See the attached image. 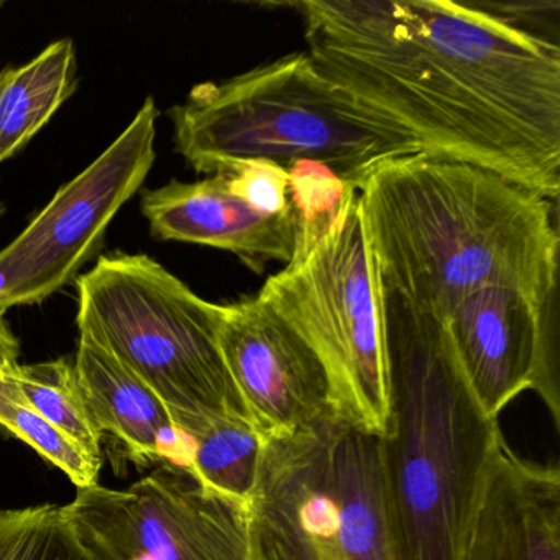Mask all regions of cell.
I'll use <instances>...</instances> for the list:
<instances>
[{"instance_id": "obj_1", "label": "cell", "mask_w": 560, "mask_h": 560, "mask_svg": "<svg viewBox=\"0 0 560 560\" xmlns=\"http://www.w3.org/2000/svg\"><path fill=\"white\" fill-rule=\"evenodd\" d=\"M307 54L421 153L498 173L557 202L560 48L475 2L301 0Z\"/></svg>"}, {"instance_id": "obj_2", "label": "cell", "mask_w": 560, "mask_h": 560, "mask_svg": "<svg viewBox=\"0 0 560 560\" xmlns=\"http://www.w3.org/2000/svg\"><path fill=\"white\" fill-rule=\"evenodd\" d=\"M383 300L444 317L490 284L552 301L557 202L480 166L406 156L359 189Z\"/></svg>"}, {"instance_id": "obj_3", "label": "cell", "mask_w": 560, "mask_h": 560, "mask_svg": "<svg viewBox=\"0 0 560 560\" xmlns=\"http://www.w3.org/2000/svg\"><path fill=\"white\" fill-rule=\"evenodd\" d=\"M388 421L380 483L393 560H458L504 441L438 317L383 300Z\"/></svg>"}, {"instance_id": "obj_19", "label": "cell", "mask_w": 560, "mask_h": 560, "mask_svg": "<svg viewBox=\"0 0 560 560\" xmlns=\"http://www.w3.org/2000/svg\"><path fill=\"white\" fill-rule=\"evenodd\" d=\"M0 560H90L65 506L0 510Z\"/></svg>"}, {"instance_id": "obj_14", "label": "cell", "mask_w": 560, "mask_h": 560, "mask_svg": "<svg viewBox=\"0 0 560 560\" xmlns=\"http://www.w3.org/2000/svg\"><path fill=\"white\" fill-rule=\"evenodd\" d=\"M74 366L101 434L116 439L137 464L188 470L191 439L179 432L165 402L145 382L83 334Z\"/></svg>"}, {"instance_id": "obj_21", "label": "cell", "mask_w": 560, "mask_h": 560, "mask_svg": "<svg viewBox=\"0 0 560 560\" xmlns=\"http://www.w3.org/2000/svg\"><path fill=\"white\" fill-rule=\"evenodd\" d=\"M224 176L232 195L260 214L283 215L293 209L287 168L277 163L264 160L242 163Z\"/></svg>"}, {"instance_id": "obj_8", "label": "cell", "mask_w": 560, "mask_h": 560, "mask_svg": "<svg viewBox=\"0 0 560 560\" xmlns=\"http://www.w3.org/2000/svg\"><path fill=\"white\" fill-rule=\"evenodd\" d=\"M90 560H252L250 508L160 464L124 490H78L65 506Z\"/></svg>"}, {"instance_id": "obj_23", "label": "cell", "mask_w": 560, "mask_h": 560, "mask_svg": "<svg viewBox=\"0 0 560 560\" xmlns=\"http://www.w3.org/2000/svg\"><path fill=\"white\" fill-rule=\"evenodd\" d=\"M2 5H4V4H2V2H0V9H2Z\"/></svg>"}, {"instance_id": "obj_12", "label": "cell", "mask_w": 560, "mask_h": 560, "mask_svg": "<svg viewBox=\"0 0 560 560\" xmlns=\"http://www.w3.org/2000/svg\"><path fill=\"white\" fill-rule=\"evenodd\" d=\"M140 209L153 237L231 252L258 275L268 261L288 265L296 254L300 222L293 209L260 214L232 195L224 175L147 189Z\"/></svg>"}, {"instance_id": "obj_6", "label": "cell", "mask_w": 560, "mask_h": 560, "mask_svg": "<svg viewBox=\"0 0 560 560\" xmlns=\"http://www.w3.org/2000/svg\"><path fill=\"white\" fill-rule=\"evenodd\" d=\"M252 560H393L378 438L334 412L261 447Z\"/></svg>"}, {"instance_id": "obj_20", "label": "cell", "mask_w": 560, "mask_h": 560, "mask_svg": "<svg viewBox=\"0 0 560 560\" xmlns=\"http://www.w3.org/2000/svg\"><path fill=\"white\" fill-rule=\"evenodd\" d=\"M287 172L291 208L300 222L298 250L313 244L332 225L357 189L323 163L296 162Z\"/></svg>"}, {"instance_id": "obj_11", "label": "cell", "mask_w": 560, "mask_h": 560, "mask_svg": "<svg viewBox=\"0 0 560 560\" xmlns=\"http://www.w3.org/2000/svg\"><path fill=\"white\" fill-rule=\"evenodd\" d=\"M219 346L261 441L287 438L332 412L319 357L260 298L224 304Z\"/></svg>"}, {"instance_id": "obj_10", "label": "cell", "mask_w": 560, "mask_h": 560, "mask_svg": "<svg viewBox=\"0 0 560 560\" xmlns=\"http://www.w3.org/2000/svg\"><path fill=\"white\" fill-rule=\"evenodd\" d=\"M552 301L490 284L441 317L458 366L488 416L533 389L560 428L559 370Z\"/></svg>"}, {"instance_id": "obj_13", "label": "cell", "mask_w": 560, "mask_h": 560, "mask_svg": "<svg viewBox=\"0 0 560 560\" xmlns=\"http://www.w3.org/2000/svg\"><path fill=\"white\" fill-rule=\"evenodd\" d=\"M458 560H560V471L501 442Z\"/></svg>"}, {"instance_id": "obj_18", "label": "cell", "mask_w": 560, "mask_h": 560, "mask_svg": "<svg viewBox=\"0 0 560 560\" xmlns=\"http://www.w3.org/2000/svg\"><path fill=\"white\" fill-rule=\"evenodd\" d=\"M0 425L60 468L78 490L100 483L101 457L38 415L22 396L15 378L0 388Z\"/></svg>"}, {"instance_id": "obj_7", "label": "cell", "mask_w": 560, "mask_h": 560, "mask_svg": "<svg viewBox=\"0 0 560 560\" xmlns=\"http://www.w3.org/2000/svg\"><path fill=\"white\" fill-rule=\"evenodd\" d=\"M319 357L337 418L382 438L388 421V362L382 293L359 191L313 244L298 248L257 294Z\"/></svg>"}, {"instance_id": "obj_16", "label": "cell", "mask_w": 560, "mask_h": 560, "mask_svg": "<svg viewBox=\"0 0 560 560\" xmlns=\"http://www.w3.org/2000/svg\"><path fill=\"white\" fill-rule=\"evenodd\" d=\"M191 442L189 474L212 493L250 503L264 447L250 421L232 416L214 419Z\"/></svg>"}, {"instance_id": "obj_17", "label": "cell", "mask_w": 560, "mask_h": 560, "mask_svg": "<svg viewBox=\"0 0 560 560\" xmlns=\"http://www.w3.org/2000/svg\"><path fill=\"white\" fill-rule=\"evenodd\" d=\"M15 383L38 415L101 457L103 434L91 416L74 362L57 359L21 365Z\"/></svg>"}, {"instance_id": "obj_22", "label": "cell", "mask_w": 560, "mask_h": 560, "mask_svg": "<svg viewBox=\"0 0 560 560\" xmlns=\"http://www.w3.org/2000/svg\"><path fill=\"white\" fill-rule=\"evenodd\" d=\"M19 355H21V346L18 337L5 323L4 314H0V388L18 375L21 369Z\"/></svg>"}, {"instance_id": "obj_5", "label": "cell", "mask_w": 560, "mask_h": 560, "mask_svg": "<svg viewBox=\"0 0 560 560\" xmlns=\"http://www.w3.org/2000/svg\"><path fill=\"white\" fill-rule=\"evenodd\" d=\"M77 288L80 334L145 382L186 438L218 418L250 421L219 346L224 304L149 255H103Z\"/></svg>"}, {"instance_id": "obj_9", "label": "cell", "mask_w": 560, "mask_h": 560, "mask_svg": "<svg viewBox=\"0 0 560 560\" xmlns=\"http://www.w3.org/2000/svg\"><path fill=\"white\" fill-rule=\"evenodd\" d=\"M156 119L159 109L149 97L113 145L61 186L27 229L0 250V314L44 303L77 280L117 212L152 170Z\"/></svg>"}, {"instance_id": "obj_4", "label": "cell", "mask_w": 560, "mask_h": 560, "mask_svg": "<svg viewBox=\"0 0 560 560\" xmlns=\"http://www.w3.org/2000/svg\"><path fill=\"white\" fill-rule=\"evenodd\" d=\"M170 117L179 155L206 175L258 160L317 162L359 191L380 166L421 153L401 127L327 80L307 51L198 84Z\"/></svg>"}, {"instance_id": "obj_15", "label": "cell", "mask_w": 560, "mask_h": 560, "mask_svg": "<svg viewBox=\"0 0 560 560\" xmlns=\"http://www.w3.org/2000/svg\"><path fill=\"white\" fill-rule=\"evenodd\" d=\"M73 40L54 42L34 60L0 73V165L18 155L77 90Z\"/></svg>"}]
</instances>
